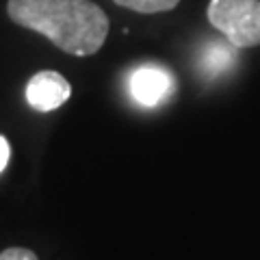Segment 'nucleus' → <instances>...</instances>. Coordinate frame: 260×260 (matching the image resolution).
<instances>
[{
  "label": "nucleus",
  "mask_w": 260,
  "mask_h": 260,
  "mask_svg": "<svg viewBox=\"0 0 260 260\" xmlns=\"http://www.w3.org/2000/svg\"><path fill=\"white\" fill-rule=\"evenodd\" d=\"M206 15L234 48L260 46V0H210Z\"/></svg>",
  "instance_id": "obj_2"
},
{
  "label": "nucleus",
  "mask_w": 260,
  "mask_h": 260,
  "mask_svg": "<svg viewBox=\"0 0 260 260\" xmlns=\"http://www.w3.org/2000/svg\"><path fill=\"white\" fill-rule=\"evenodd\" d=\"M232 46V44H230ZM230 46H223V44H210L204 56H202V72H206L208 76H217L232 63L234 59V52Z\"/></svg>",
  "instance_id": "obj_5"
},
{
  "label": "nucleus",
  "mask_w": 260,
  "mask_h": 260,
  "mask_svg": "<svg viewBox=\"0 0 260 260\" xmlns=\"http://www.w3.org/2000/svg\"><path fill=\"white\" fill-rule=\"evenodd\" d=\"M113 3L137 13H162L176 9L180 0H113Z\"/></svg>",
  "instance_id": "obj_6"
},
{
  "label": "nucleus",
  "mask_w": 260,
  "mask_h": 260,
  "mask_svg": "<svg viewBox=\"0 0 260 260\" xmlns=\"http://www.w3.org/2000/svg\"><path fill=\"white\" fill-rule=\"evenodd\" d=\"M9 156H11L9 141H7L5 137L0 135V174H3V169L7 167V162H9Z\"/></svg>",
  "instance_id": "obj_8"
},
{
  "label": "nucleus",
  "mask_w": 260,
  "mask_h": 260,
  "mask_svg": "<svg viewBox=\"0 0 260 260\" xmlns=\"http://www.w3.org/2000/svg\"><path fill=\"white\" fill-rule=\"evenodd\" d=\"M72 95V85L65 80L59 72L44 70L37 72L26 85V102L35 111H54L65 104Z\"/></svg>",
  "instance_id": "obj_3"
},
{
  "label": "nucleus",
  "mask_w": 260,
  "mask_h": 260,
  "mask_svg": "<svg viewBox=\"0 0 260 260\" xmlns=\"http://www.w3.org/2000/svg\"><path fill=\"white\" fill-rule=\"evenodd\" d=\"M7 13L74 56L95 54L109 35L107 13L91 0H9Z\"/></svg>",
  "instance_id": "obj_1"
},
{
  "label": "nucleus",
  "mask_w": 260,
  "mask_h": 260,
  "mask_svg": "<svg viewBox=\"0 0 260 260\" xmlns=\"http://www.w3.org/2000/svg\"><path fill=\"white\" fill-rule=\"evenodd\" d=\"M0 260H39L35 251L26 247H9L0 254Z\"/></svg>",
  "instance_id": "obj_7"
},
{
  "label": "nucleus",
  "mask_w": 260,
  "mask_h": 260,
  "mask_svg": "<svg viewBox=\"0 0 260 260\" xmlns=\"http://www.w3.org/2000/svg\"><path fill=\"white\" fill-rule=\"evenodd\" d=\"M174 89V76L158 65H141L130 76V95L141 107H156Z\"/></svg>",
  "instance_id": "obj_4"
}]
</instances>
